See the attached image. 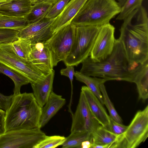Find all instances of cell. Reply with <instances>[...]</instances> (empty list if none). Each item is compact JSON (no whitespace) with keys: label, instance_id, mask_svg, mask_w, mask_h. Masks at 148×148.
<instances>
[{"label":"cell","instance_id":"8d00e7d4","mask_svg":"<svg viewBox=\"0 0 148 148\" xmlns=\"http://www.w3.org/2000/svg\"><path fill=\"white\" fill-rule=\"evenodd\" d=\"M59 0H35L32 5L35 3L42 2H47L54 5Z\"/></svg>","mask_w":148,"mask_h":148},{"label":"cell","instance_id":"603a6c76","mask_svg":"<svg viewBox=\"0 0 148 148\" xmlns=\"http://www.w3.org/2000/svg\"><path fill=\"white\" fill-rule=\"evenodd\" d=\"M0 72L8 76L13 81L14 84V95L20 94L21 87L27 84L30 82L25 77L15 71L0 63Z\"/></svg>","mask_w":148,"mask_h":148},{"label":"cell","instance_id":"74e56055","mask_svg":"<svg viewBox=\"0 0 148 148\" xmlns=\"http://www.w3.org/2000/svg\"><path fill=\"white\" fill-rule=\"evenodd\" d=\"M12 0H0V6L7 3L9 2Z\"/></svg>","mask_w":148,"mask_h":148},{"label":"cell","instance_id":"5b68a950","mask_svg":"<svg viewBox=\"0 0 148 148\" xmlns=\"http://www.w3.org/2000/svg\"><path fill=\"white\" fill-rule=\"evenodd\" d=\"M101 26L76 27L75 35L70 52L63 61L66 66H77L90 56Z\"/></svg>","mask_w":148,"mask_h":148},{"label":"cell","instance_id":"484cf974","mask_svg":"<svg viewBox=\"0 0 148 148\" xmlns=\"http://www.w3.org/2000/svg\"><path fill=\"white\" fill-rule=\"evenodd\" d=\"M32 43L29 39L18 38L11 42L12 48L23 60L27 62L31 51Z\"/></svg>","mask_w":148,"mask_h":148},{"label":"cell","instance_id":"7402d4cb","mask_svg":"<svg viewBox=\"0 0 148 148\" xmlns=\"http://www.w3.org/2000/svg\"><path fill=\"white\" fill-rule=\"evenodd\" d=\"M53 5L52 4L45 2L33 4L29 12L25 17L28 24L43 19Z\"/></svg>","mask_w":148,"mask_h":148},{"label":"cell","instance_id":"d6986e66","mask_svg":"<svg viewBox=\"0 0 148 148\" xmlns=\"http://www.w3.org/2000/svg\"><path fill=\"white\" fill-rule=\"evenodd\" d=\"M32 4L30 0H12L0 6L1 15L25 17L29 12Z\"/></svg>","mask_w":148,"mask_h":148},{"label":"cell","instance_id":"83f0119b","mask_svg":"<svg viewBox=\"0 0 148 148\" xmlns=\"http://www.w3.org/2000/svg\"><path fill=\"white\" fill-rule=\"evenodd\" d=\"M104 84H101L100 86V91L103 97L104 104L106 105L109 112L110 116L116 121L123 124L122 120L117 112L110 101Z\"/></svg>","mask_w":148,"mask_h":148},{"label":"cell","instance_id":"7a4b0ae2","mask_svg":"<svg viewBox=\"0 0 148 148\" xmlns=\"http://www.w3.org/2000/svg\"><path fill=\"white\" fill-rule=\"evenodd\" d=\"M80 72L88 76L100 77L108 81L116 80L133 82L135 69L129 66L122 43L116 39L111 53L104 60L94 62L88 57L82 62Z\"/></svg>","mask_w":148,"mask_h":148},{"label":"cell","instance_id":"d590c367","mask_svg":"<svg viewBox=\"0 0 148 148\" xmlns=\"http://www.w3.org/2000/svg\"><path fill=\"white\" fill-rule=\"evenodd\" d=\"M92 144L89 140H86L83 142L81 145V148H92Z\"/></svg>","mask_w":148,"mask_h":148},{"label":"cell","instance_id":"ac0fdd59","mask_svg":"<svg viewBox=\"0 0 148 148\" xmlns=\"http://www.w3.org/2000/svg\"><path fill=\"white\" fill-rule=\"evenodd\" d=\"M120 136L114 134L100 125L91 134V142L92 145H97L96 148H117Z\"/></svg>","mask_w":148,"mask_h":148},{"label":"cell","instance_id":"7c38bea8","mask_svg":"<svg viewBox=\"0 0 148 148\" xmlns=\"http://www.w3.org/2000/svg\"><path fill=\"white\" fill-rule=\"evenodd\" d=\"M55 19L45 18L39 21L28 24L18 31V38L29 39L32 44L46 42L54 34L51 27Z\"/></svg>","mask_w":148,"mask_h":148},{"label":"cell","instance_id":"f1b7e54d","mask_svg":"<svg viewBox=\"0 0 148 148\" xmlns=\"http://www.w3.org/2000/svg\"><path fill=\"white\" fill-rule=\"evenodd\" d=\"M143 0H126L121 7V11L116 18L123 20L136 9L142 6Z\"/></svg>","mask_w":148,"mask_h":148},{"label":"cell","instance_id":"e0dca14e","mask_svg":"<svg viewBox=\"0 0 148 148\" xmlns=\"http://www.w3.org/2000/svg\"><path fill=\"white\" fill-rule=\"evenodd\" d=\"M66 102L65 99L52 91L45 104L42 108L39 128H41L45 126L65 105Z\"/></svg>","mask_w":148,"mask_h":148},{"label":"cell","instance_id":"cb8c5ba5","mask_svg":"<svg viewBox=\"0 0 148 148\" xmlns=\"http://www.w3.org/2000/svg\"><path fill=\"white\" fill-rule=\"evenodd\" d=\"M91 134L86 132H74L66 137L62 148H80L82 143L86 140L91 142Z\"/></svg>","mask_w":148,"mask_h":148},{"label":"cell","instance_id":"b9f144b4","mask_svg":"<svg viewBox=\"0 0 148 148\" xmlns=\"http://www.w3.org/2000/svg\"></svg>","mask_w":148,"mask_h":148},{"label":"cell","instance_id":"ba28073f","mask_svg":"<svg viewBox=\"0 0 148 148\" xmlns=\"http://www.w3.org/2000/svg\"><path fill=\"white\" fill-rule=\"evenodd\" d=\"M0 63L27 78L31 84L45 77L28 61L23 60L13 50L11 42L0 43Z\"/></svg>","mask_w":148,"mask_h":148},{"label":"cell","instance_id":"9a60e30c","mask_svg":"<svg viewBox=\"0 0 148 148\" xmlns=\"http://www.w3.org/2000/svg\"><path fill=\"white\" fill-rule=\"evenodd\" d=\"M82 91L93 115L99 124L106 128L108 127L110 116L103 105L96 96L86 86H82Z\"/></svg>","mask_w":148,"mask_h":148},{"label":"cell","instance_id":"2e32d148","mask_svg":"<svg viewBox=\"0 0 148 148\" xmlns=\"http://www.w3.org/2000/svg\"><path fill=\"white\" fill-rule=\"evenodd\" d=\"M54 75L55 71L53 70L42 79L31 84L35 99L42 108L45 104L52 91Z\"/></svg>","mask_w":148,"mask_h":148},{"label":"cell","instance_id":"4dcf8cb0","mask_svg":"<svg viewBox=\"0 0 148 148\" xmlns=\"http://www.w3.org/2000/svg\"><path fill=\"white\" fill-rule=\"evenodd\" d=\"M18 31L8 29H0V43L12 42L18 38Z\"/></svg>","mask_w":148,"mask_h":148},{"label":"cell","instance_id":"1f68e13d","mask_svg":"<svg viewBox=\"0 0 148 148\" xmlns=\"http://www.w3.org/2000/svg\"><path fill=\"white\" fill-rule=\"evenodd\" d=\"M60 73L61 75H64L68 77L70 81L71 86V93L70 102L68 107V111L72 115L73 114L71 109L73 95V76L75 73L74 66L72 65L66 66V68L62 69L61 70Z\"/></svg>","mask_w":148,"mask_h":148},{"label":"cell","instance_id":"f35d334b","mask_svg":"<svg viewBox=\"0 0 148 148\" xmlns=\"http://www.w3.org/2000/svg\"><path fill=\"white\" fill-rule=\"evenodd\" d=\"M126 0H118L119 2L121 4H124Z\"/></svg>","mask_w":148,"mask_h":148},{"label":"cell","instance_id":"60d3db41","mask_svg":"<svg viewBox=\"0 0 148 148\" xmlns=\"http://www.w3.org/2000/svg\"><path fill=\"white\" fill-rule=\"evenodd\" d=\"M0 15H1V14H0Z\"/></svg>","mask_w":148,"mask_h":148},{"label":"cell","instance_id":"4fadbf2b","mask_svg":"<svg viewBox=\"0 0 148 148\" xmlns=\"http://www.w3.org/2000/svg\"><path fill=\"white\" fill-rule=\"evenodd\" d=\"M28 61L45 76L53 70L51 54L45 42L32 44Z\"/></svg>","mask_w":148,"mask_h":148},{"label":"cell","instance_id":"d6a6232c","mask_svg":"<svg viewBox=\"0 0 148 148\" xmlns=\"http://www.w3.org/2000/svg\"><path fill=\"white\" fill-rule=\"evenodd\" d=\"M127 127V126L116 121L110 116L109 123L106 129L112 133L121 136L125 132Z\"/></svg>","mask_w":148,"mask_h":148},{"label":"cell","instance_id":"30bf717a","mask_svg":"<svg viewBox=\"0 0 148 148\" xmlns=\"http://www.w3.org/2000/svg\"><path fill=\"white\" fill-rule=\"evenodd\" d=\"M72 117L71 132H86L91 134L100 125L91 112L82 91L75 112Z\"/></svg>","mask_w":148,"mask_h":148},{"label":"cell","instance_id":"836d02e7","mask_svg":"<svg viewBox=\"0 0 148 148\" xmlns=\"http://www.w3.org/2000/svg\"><path fill=\"white\" fill-rule=\"evenodd\" d=\"M14 95L5 96L0 93V108L5 112L11 105Z\"/></svg>","mask_w":148,"mask_h":148},{"label":"cell","instance_id":"ab89813d","mask_svg":"<svg viewBox=\"0 0 148 148\" xmlns=\"http://www.w3.org/2000/svg\"><path fill=\"white\" fill-rule=\"evenodd\" d=\"M35 0H30L32 2V4H33V3H34V2L35 1Z\"/></svg>","mask_w":148,"mask_h":148},{"label":"cell","instance_id":"8fae6325","mask_svg":"<svg viewBox=\"0 0 148 148\" xmlns=\"http://www.w3.org/2000/svg\"><path fill=\"white\" fill-rule=\"evenodd\" d=\"M115 29L110 23L101 26L90 56L92 61H101L111 53L116 40Z\"/></svg>","mask_w":148,"mask_h":148},{"label":"cell","instance_id":"d4e9b609","mask_svg":"<svg viewBox=\"0 0 148 148\" xmlns=\"http://www.w3.org/2000/svg\"><path fill=\"white\" fill-rule=\"evenodd\" d=\"M28 24L25 17L0 15V29L19 31L25 28Z\"/></svg>","mask_w":148,"mask_h":148},{"label":"cell","instance_id":"3957f363","mask_svg":"<svg viewBox=\"0 0 148 148\" xmlns=\"http://www.w3.org/2000/svg\"><path fill=\"white\" fill-rule=\"evenodd\" d=\"M42 108L33 93L25 92L14 95L11 105L5 112V132L39 128Z\"/></svg>","mask_w":148,"mask_h":148},{"label":"cell","instance_id":"44dd1931","mask_svg":"<svg viewBox=\"0 0 148 148\" xmlns=\"http://www.w3.org/2000/svg\"><path fill=\"white\" fill-rule=\"evenodd\" d=\"M74 76L77 80L85 84L98 98L102 104L104 105L103 97L100 91V86L108 81L107 79L100 77H91L77 71L75 72Z\"/></svg>","mask_w":148,"mask_h":148},{"label":"cell","instance_id":"4316f807","mask_svg":"<svg viewBox=\"0 0 148 148\" xmlns=\"http://www.w3.org/2000/svg\"><path fill=\"white\" fill-rule=\"evenodd\" d=\"M66 137L59 135L46 136L37 144L34 148H54L62 145Z\"/></svg>","mask_w":148,"mask_h":148},{"label":"cell","instance_id":"8992f818","mask_svg":"<svg viewBox=\"0 0 148 148\" xmlns=\"http://www.w3.org/2000/svg\"><path fill=\"white\" fill-rule=\"evenodd\" d=\"M148 137V106L138 111L127 128L120 136L117 148H135Z\"/></svg>","mask_w":148,"mask_h":148},{"label":"cell","instance_id":"52a82bcc","mask_svg":"<svg viewBox=\"0 0 148 148\" xmlns=\"http://www.w3.org/2000/svg\"><path fill=\"white\" fill-rule=\"evenodd\" d=\"M76 26L70 23L55 32L45 42L50 53L53 66L63 61L71 50L74 40Z\"/></svg>","mask_w":148,"mask_h":148},{"label":"cell","instance_id":"f546056e","mask_svg":"<svg viewBox=\"0 0 148 148\" xmlns=\"http://www.w3.org/2000/svg\"><path fill=\"white\" fill-rule=\"evenodd\" d=\"M70 0H59L53 5L45 18L51 19L56 18L62 12Z\"/></svg>","mask_w":148,"mask_h":148},{"label":"cell","instance_id":"5bb4252c","mask_svg":"<svg viewBox=\"0 0 148 148\" xmlns=\"http://www.w3.org/2000/svg\"><path fill=\"white\" fill-rule=\"evenodd\" d=\"M87 0H70L56 18L51 25L54 33L63 27L71 23Z\"/></svg>","mask_w":148,"mask_h":148},{"label":"cell","instance_id":"ffe728a7","mask_svg":"<svg viewBox=\"0 0 148 148\" xmlns=\"http://www.w3.org/2000/svg\"><path fill=\"white\" fill-rule=\"evenodd\" d=\"M148 60L135 69L133 82L136 85L139 99L143 101L148 98Z\"/></svg>","mask_w":148,"mask_h":148},{"label":"cell","instance_id":"e575fe53","mask_svg":"<svg viewBox=\"0 0 148 148\" xmlns=\"http://www.w3.org/2000/svg\"><path fill=\"white\" fill-rule=\"evenodd\" d=\"M5 111L0 108V135L5 132Z\"/></svg>","mask_w":148,"mask_h":148},{"label":"cell","instance_id":"9c48e42d","mask_svg":"<svg viewBox=\"0 0 148 148\" xmlns=\"http://www.w3.org/2000/svg\"><path fill=\"white\" fill-rule=\"evenodd\" d=\"M46 136L39 128L9 131L0 135V148H34Z\"/></svg>","mask_w":148,"mask_h":148},{"label":"cell","instance_id":"277c9868","mask_svg":"<svg viewBox=\"0 0 148 148\" xmlns=\"http://www.w3.org/2000/svg\"><path fill=\"white\" fill-rule=\"evenodd\" d=\"M121 8L115 0H87L71 23L76 27L101 26L109 23Z\"/></svg>","mask_w":148,"mask_h":148},{"label":"cell","instance_id":"6da1fadb","mask_svg":"<svg viewBox=\"0 0 148 148\" xmlns=\"http://www.w3.org/2000/svg\"><path fill=\"white\" fill-rule=\"evenodd\" d=\"M143 6L123 20L119 39L122 45L130 69L133 70L148 60V18Z\"/></svg>","mask_w":148,"mask_h":148}]
</instances>
